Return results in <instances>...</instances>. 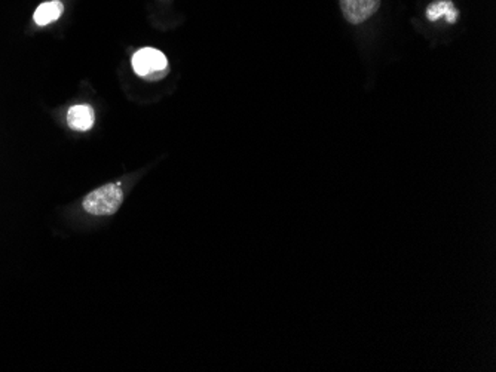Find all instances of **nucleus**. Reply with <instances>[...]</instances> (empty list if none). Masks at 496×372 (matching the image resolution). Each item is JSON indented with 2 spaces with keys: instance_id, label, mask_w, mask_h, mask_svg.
I'll use <instances>...</instances> for the list:
<instances>
[{
  "instance_id": "nucleus-1",
  "label": "nucleus",
  "mask_w": 496,
  "mask_h": 372,
  "mask_svg": "<svg viewBox=\"0 0 496 372\" xmlns=\"http://www.w3.org/2000/svg\"><path fill=\"white\" fill-rule=\"evenodd\" d=\"M124 202V190L121 184L109 182L92 190L82 202V207L90 214L95 217H109L114 215Z\"/></svg>"
},
{
  "instance_id": "nucleus-2",
  "label": "nucleus",
  "mask_w": 496,
  "mask_h": 372,
  "mask_svg": "<svg viewBox=\"0 0 496 372\" xmlns=\"http://www.w3.org/2000/svg\"><path fill=\"white\" fill-rule=\"evenodd\" d=\"M132 69L146 79H161L168 70V60L155 48H143L132 57Z\"/></svg>"
},
{
  "instance_id": "nucleus-3",
  "label": "nucleus",
  "mask_w": 496,
  "mask_h": 372,
  "mask_svg": "<svg viewBox=\"0 0 496 372\" xmlns=\"http://www.w3.org/2000/svg\"><path fill=\"white\" fill-rule=\"evenodd\" d=\"M379 8L380 0H340L342 13L351 24L365 23Z\"/></svg>"
},
{
  "instance_id": "nucleus-4",
  "label": "nucleus",
  "mask_w": 496,
  "mask_h": 372,
  "mask_svg": "<svg viewBox=\"0 0 496 372\" xmlns=\"http://www.w3.org/2000/svg\"><path fill=\"white\" fill-rule=\"evenodd\" d=\"M95 122L94 109L88 104L73 106L68 111V125L79 132H85L92 128Z\"/></svg>"
},
{
  "instance_id": "nucleus-5",
  "label": "nucleus",
  "mask_w": 496,
  "mask_h": 372,
  "mask_svg": "<svg viewBox=\"0 0 496 372\" xmlns=\"http://www.w3.org/2000/svg\"><path fill=\"white\" fill-rule=\"evenodd\" d=\"M426 16L429 21H437L444 16L448 23L455 24L458 20V11L451 0H438V2H434L433 5L428 6Z\"/></svg>"
},
{
  "instance_id": "nucleus-6",
  "label": "nucleus",
  "mask_w": 496,
  "mask_h": 372,
  "mask_svg": "<svg viewBox=\"0 0 496 372\" xmlns=\"http://www.w3.org/2000/svg\"><path fill=\"white\" fill-rule=\"evenodd\" d=\"M64 11L63 4L60 0H53V2H45L42 4L36 11L35 15H33V18H35L38 26H48L54 21H57L61 13Z\"/></svg>"
}]
</instances>
